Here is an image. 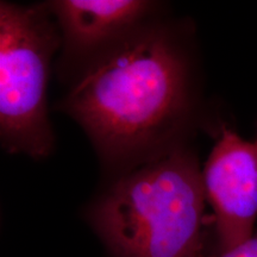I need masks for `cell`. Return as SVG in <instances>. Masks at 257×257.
<instances>
[{"label": "cell", "instance_id": "4", "mask_svg": "<svg viewBox=\"0 0 257 257\" xmlns=\"http://www.w3.org/2000/svg\"><path fill=\"white\" fill-rule=\"evenodd\" d=\"M220 252L251 237L257 218V143L224 127L201 172Z\"/></svg>", "mask_w": 257, "mask_h": 257}, {"label": "cell", "instance_id": "2", "mask_svg": "<svg viewBox=\"0 0 257 257\" xmlns=\"http://www.w3.org/2000/svg\"><path fill=\"white\" fill-rule=\"evenodd\" d=\"M205 200L197 159L174 148L121 178L93 220L118 257H202Z\"/></svg>", "mask_w": 257, "mask_h": 257}, {"label": "cell", "instance_id": "5", "mask_svg": "<svg viewBox=\"0 0 257 257\" xmlns=\"http://www.w3.org/2000/svg\"><path fill=\"white\" fill-rule=\"evenodd\" d=\"M70 46L89 49L127 30L144 17L141 0H59L50 4Z\"/></svg>", "mask_w": 257, "mask_h": 257}, {"label": "cell", "instance_id": "1", "mask_svg": "<svg viewBox=\"0 0 257 257\" xmlns=\"http://www.w3.org/2000/svg\"><path fill=\"white\" fill-rule=\"evenodd\" d=\"M187 67L167 35L131 37L93 64L64 101L102 154L144 152L178 127L188 107Z\"/></svg>", "mask_w": 257, "mask_h": 257}, {"label": "cell", "instance_id": "6", "mask_svg": "<svg viewBox=\"0 0 257 257\" xmlns=\"http://www.w3.org/2000/svg\"><path fill=\"white\" fill-rule=\"evenodd\" d=\"M218 257H257V232L239 245L220 252Z\"/></svg>", "mask_w": 257, "mask_h": 257}, {"label": "cell", "instance_id": "3", "mask_svg": "<svg viewBox=\"0 0 257 257\" xmlns=\"http://www.w3.org/2000/svg\"><path fill=\"white\" fill-rule=\"evenodd\" d=\"M56 30L41 8L0 6V128L4 147L35 159L53 148L47 82Z\"/></svg>", "mask_w": 257, "mask_h": 257}, {"label": "cell", "instance_id": "7", "mask_svg": "<svg viewBox=\"0 0 257 257\" xmlns=\"http://www.w3.org/2000/svg\"><path fill=\"white\" fill-rule=\"evenodd\" d=\"M256 143H257V141H256Z\"/></svg>", "mask_w": 257, "mask_h": 257}]
</instances>
